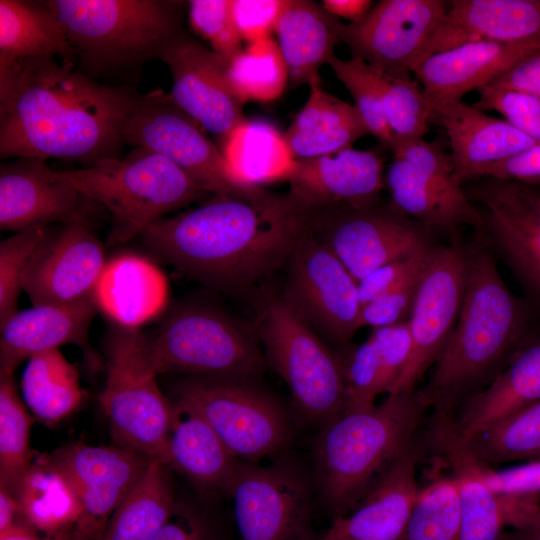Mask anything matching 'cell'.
I'll use <instances>...</instances> for the list:
<instances>
[{
    "label": "cell",
    "instance_id": "cell-1",
    "mask_svg": "<svg viewBox=\"0 0 540 540\" xmlns=\"http://www.w3.org/2000/svg\"><path fill=\"white\" fill-rule=\"evenodd\" d=\"M306 230V208L288 193L245 187L162 218L141 237L184 275L237 294L288 262Z\"/></svg>",
    "mask_w": 540,
    "mask_h": 540
},
{
    "label": "cell",
    "instance_id": "cell-2",
    "mask_svg": "<svg viewBox=\"0 0 540 540\" xmlns=\"http://www.w3.org/2000/svg\"><path fill=\"white\" fill-rule=\"evenodd\" d=\"M138 97L56 58L0 65V156L74 160L84 167L119 157Z\"/></svg>",
    "mask_w": 540,
    "mask_h": 540
},
{
    "label": "cell",
    "instance_id": "cell-3",
    "mask_svg": "<svg viewBox=\"0 0 540 540\" xmlns=\"http://www.w3.org/2000/svg\"><path fill=\"white\" fill-rule=\"evenodd\" d=\"M468 272L461 311L426 385L417 390L426 408L452 416L483 390L528 341L529 310L512 294L493 256L479 240L467 246Z\"/></svg>",
    "mask_w": 540,
    "mask_h": 540
},
{
    "label": "cell",
    "instance_id": "cell-4",
    "mask_svg": "<svg viewBox=\"0 0 540 540\" xmlns=\"http://www.w3.org/2000/svg\"><path fill=\"white\" fill-rule=\"evenodd\" d=\"M427 408L416 390L380 404L341 411L323 424L315 444L316 478L335 516L347 514L380 473L415 442Z\"/></svg>",
    "mask_w": 540,
    "mask_h": 540
},
{
    "label": "cell",
    "instance_id": "cell-5",
    "mask_svg": "<svg viewBox=\"0 0 540 540\" xmlns=\"http://www.w3.org/2000/svg\"><path fill=\"white\" fill-rule=\"evenodd\" d=\"M56 174L109 211L111 245L141 236L166 214L209 194L167 158L140 147L123 158Z\"/></svg>",
    "mask_w": 540,
    "mask_h": 540
},
{
    "label": "cell",
    "instance_id": "cell-6",
    "mask_svg": "<svg viewBox=\"0 0 540 540\" xmlns=\"http://www.w3.org/2000/svg\"><path fill=\"white\" fill-rule=\"evenodd\" d=\"M68 40L91 69L116 70L159 59L183 31V2L49 0Z\"/></svg>",
    "mask_w": 540,
    "mask_h": 540
},
{
    "label": "cell",
    "instance_id": "cell-7",
    "mask_svg": "<svg viewBox=\"0 0 540 540\" xmlns=\"http://www.w3.org/2000/svg\"><path fill=\"white\" fill-rule=\"evenodd\" d=\"M256 307L254 332L264 357L288 385L300 412L325 423L345 402L340 356L335 355L283 297L266 296Z\"/></svg>",
    "mask_w": 540,
    "mask_h": 540
},
{
    "label": "cell",
    "instance_id": "cell-8",
    "mask_svg": "<svg viewBox=\"0 0 540 540\" xmlns=\"http://www.w3.org/2000/svg\"><path fill=\"white\" fill-rule=\"evenodd\" d=\"M139 330L115 326L105 343L107 376L99 397L116 445L164 463L172 403L161 392Z\"/></svg>",
    "mask_w": 540,
    "mask_h": 540
},
{
    "label": "cell",
    "instance_id": "cell-9",
    "mask_svg": "<svg viewBox=\"0 0 540 540\" xmlns=\"http://www.w3.org/2000/svg\"><path fill=\"white\" fill-rule=\"evenodd\" d=\"M253 333L221 311L187 306L171 313L157 335L146 339V354L157 375L252 380L264 367V355Z\"/></svg>",
    "mask_w": 540,
    "mask_h": 540
},
{
    "label": "cell",
    "instance_id": "cell-10",
    "mask_svg": "<svg viewBox=\"0 0 540 540\" xmlns=\"http://www.w3.org/2000/svg\"><path fill=\"white\" fill-rule=\"evenodd\" d=\"M250 379L189 376L175 388V401L196 411L240 461L257 463L289 440L284 408Z\"/></svg>",
    "mask_w": 540,
    "mask_h": 540
},
{
    "label": "cell",
    "instance_id": "cell-11",
    "mask_svg": "<svg viewBox=\"0 0 540 540\" xmlns=\"http://www.w3.org/2000/svg\"><path fill=\"white\" fill-rule=\"evenodd\" d=\"M310 232L325 244L358 282L388 263L433 247L430 229L393 204H334L306 208Z\"/></svg>",
    "mask_w": 540,
    "mask_h": 540
},
{
    "label": "cell",
    "instance_id": "cell-12",
    "mask_svg": "<svg viewBox=\"0 0 540 540\" xmlns=\"http://www.w3.org/2000/svg\"><path fill=\"white\" fill-rule=\"evenodd\" d=\"M205 131L168 94L153 92L139 95L123 140L167 158L209 194L233 193L240 188L232 183L222 152Z\"/></svg>",
    "mask_w": 540,
    "mask_h": 540
},
{
    "label": "cell",
    "instance_id": "cell-13",
    "mask_svg": "<svg viewBox=\"0 0 540 540\" xmlns=\"http://www.w3.org/2000/svg\"><path fill=\"white\" fill-rule=\"evenodd\" d=\"M241 540H316L309 480L293 464L241 463L230 487Z\"/></svg>",
    "mask_w": 540,
    "mask_h": 540
},
{
    "label": "cell",
    "instance_id": "cell-14",
    "mask_svg": "<svg viewBox=\"0 0 540 540\" xmlns=\"http://www.w3.org/2000/svg\"><path fill=\"white\" fill-rule=\"evenodd\" d=\"M283 298L311 327L331 341L349 343L361 328L358 282L337 256L309 230L289 261Z\"/></svg>",
    "mask_w": 540,
    "mask_h": 540
},
{
    "label": "cell",
    "instance_id": "cell-15",
    "mask_svg": "<svg viewBox=\"0 0 540 540\" xmlns=\"http://www.w3.org/2000/svg\"><path fill=\"white\" fill-rule=\"evenodd\" d=\"M467 272V246L454 241L434 248L407 320L412 340L410 358L388 394L415 390L440 358L461 311Z\"/></svg>",
    "mask_w": 540,
    "mask_h": 540
},
{
    "label": "cell",
    "instance_id": "cell-16",
    "mask_svg": "<svg viewBox=\"0 0 540 540\" xmlns=\"http://www.w3.org/2000/svg\"><path fill=\"white\" fill-rule=\"evenodd\" d=\"M448 8L444 0H381L358 22L340 26L351 57L388 74H410Z\"/></svg>",
    "mask_w": 540,
    "mask_h": 540
},
{
    "label": "cell",
    "instance_id": "cell-17",
    "mask_svg": "<svg viewBox=\"0 0 540 540\" xmlns=\"http://www.w3.org/2000/svg\"><path fill=\"white\" fill-rule=\"evenodd\" d=\"M159 60L171 73L168 96L172 102L211 133L221 149L230 133L246 120L244 104L228 83L227 63L185 30L162 51Z\"/></svg>",
    "mask_w": 540,
    "mask_h": 540
},
{
    "label": "cell",
    "instance_id": "cell-18",
    "mask_svg": "<svg viewBox=\"0 0 540 540\" xmlns=\"http://www.w3.org/2000/svg\"><path fill=\"white\" fill-rule=\"evenodd\" d=\"M82 503L74 540H102L108 522L152 459L121 446L70 445L52 454Z\"/></svg>",
    "mask_w": 540,
    "mask_h": 540
},
{
    "label": "cell",
    "instance_id": "cell-19",
    "mask_svg": "<svg viewBox=\"0 0 540 540\" xmlns=\"http://www.w3.org/2000/svg\"><path fill=\"white\" fill-rule=\"evenodd\" d=\"M87 219L64 224L34 255L23 281L33 306L65 304L92 295L106 264Z\"/></svg>",
    "mask_w": 540,
    "mask_h": 540
},
{
    "label": "cell",
    "instance_id": "cell-20",
    "mask_svg": "<svg viewBox=\"0 0 540 540\" xmlns=\"http://www.w3.org/2000/svg\"><path fill=\"white\" fill-rule=\"evenodd\" d=\"M94 203L60 179L46 160L16 158L0 166V228L17 233L86 219Z\"/></svg>",
    "mask_w": 540,
    "mask_h": 540
},
{
    "label": "cell",
    "instance_id": "cell-21",
    "mask_svg": "<svg viewBox=\"0 0 540 540\" xmlns=\"http://www.w3.org/2000/svg\"><path fill=\"white\" fill-rule=\"evenodd\" d=\"M417 458L414 442L389 463L359 502L316 540H401L420 489Z\"/></svg>",
    "mask_w": 540,
    "mask_h": 540
},
{
    "label": "cell",
    "instance_id": "cell-22",
    "mask_svg": "<svg viewBox=\"0 0 540 540\" xmlns=\"http://www.w3.org/2000/svg\"><path fill=\"white\" fill-rule=\"evenodd\" d=\"M477 179L465 194L487 208L484 226L518 271L534 283L540 278V190L515 180Z\"/></svg>",
    "mask_w": 540,
    "mask_h": 540
},
{
    "label": "cell",
    "instance_id": "cell-23",
    "mask_svg": "<svg viewBox=\"0 0 540 540\" xmlns=\"http://www.w3.org/2000/svg\"><path fill=\"white\" fill-rule=\"evenodd\" d=\"M287 192L305 208L334 204L366 206L385 188L383 158L377 150L345 149L336 154L297 159Z\"/></svg>",
    "mask_w": 540,
    "mask_h": 540
},
{
    "label": "cell",
    "instance_id": "cell-24",
    "mask_svg": "<svg viewBox=\"0 0 540 540\" xmlns=\"http://www.w3.org/2000/svg\"><path fill=\"white\" fill-rule=\"evenodd\" d=\"M432 119L446 131L454 178L459 186L490 164L513 157L537 143L507 121L490 117L462 101L427 97Z\"/></svg>",
    "mask_w": 540,
    "mask_h": 540
},
{
    "label": "cell",
    "instance_id": "cell-25",
    "mask_svg": "<svg viewBox=\"0 0 540 540\" xmlns=\"http://www.w3.org/2000/svg\"><path fill=\"white\" fill-rule=\"evenodd\" d=\"M418 64L475 41L540 45V0H451ZM415 68V67H414Z\"/></svg>",
    "mask_w": 540,
    "mask_h": 540
},
{
    "label": "cell",
    "instance_id": "cell-26",
    "mask_svg": "<svg viewBox=\"0 0 540 540\" xmlns=\"http://www.w3.org/2000/svg\"><path fill=\"white\" fill-rule=\"evenodd\" d=\"M168 297L164 272L136 253H121L108 260L92 292L98 311L115 326L131 330L160 316Z\"/></svg>",
    "mask_w": 540,
    "mask_h": 540
},
{
    "label": "cell",
    "instance_id": "cell-27",
    "mask_svg": "<svg viewBox=\"0 0 540 540\" xmlns=\"http://www.w3.org/2000/svg\"><path fill=\"white\" fill-rule=\"evenodd\" d=\"M97 311L92 295L18 311L0 327V375H13L32 355L62 345L74 344L88 352V330Z\"/></svg>",
    "mask_w": 540,
    "mask_h": 540
},
{
    "label": "cell",
    "instance_id": "cell-28",
    "mask_svg": "<svg viewBox=\"0 0 540 540\" xmlns=\"http://www.w3.org/2000/svg\"><path fill=\"white\" fill-rule=\"evenodd\" d=\"M538 49L540 45L531 43L475 41L432 54L412 72L427 97L461 101Z\"/></svg>",
    "mask_w": 540,
    "mask_h": 540
},
{
    "label": "cell",
    "instance_id": "cell-29",
    "mask_svg": "<svg viewBox=\"0 0 540 540\" xmlns=\"http://www.w3.org/2000/svg\"><path fill=\"white\" fill-rule=\"evenodd\" d=\"M241 463L196 411L172 403L164 460L169 469L202 492L228 494Z\"/></svg>",
    "mask_w": 540,
    "mask_h": 540
},
{
    "label": "cell",
    "instance_id": "cell-30",
    "mask_svg": "<svg viewBox=\"0 0 540 540\" xmlns=\"http://www.w3.org/2000/svg\"><path fill=\"white\" fill-rule=\"evenodd\" d=\"M341 22L311 0H284L274 32L293 85L321 84L320 68L335 56Z\"/></svg>",
    "mask_w": 540,
    "mask_h": 540
},
{
    "label": "cell",
    "instance_id": "cell-31",
    "mask_svg": "<svg viewBox=\"0 0 540 540\" xmlns=\"http://www.w3.org/2000/svg\"><path fill=\"white\" fill-rule=\"evenodd\" d=\"M540 400V336H532L483 390L446 416L459 435L493 423Z\"/></svg>",
    "mask_w": 540,
    "mask_h": 540
},
{
    "label": "cell",
    "instance_id": "cell-32",
    "mask_svg": "<svg viewBox=\"0 0 540 540\" xmlns=\"http://www.w3.org/2000/svg\"><path fill=\"white\" fill-rule=\"evenodd\" d=\"M370 134L357 109L324 91L321 84L310 87L309 97L284 133L296 159L336 154L352 148Z\"/></svg>",
    "mask_w": 540,
    "mask_h": 540
},
{
    "label": "cell",
    "instance_id": "cell-33",
    "mask_svg": "<svg viewBox=\"0 0 540 540\" xmlns=\"http://www.w3.org/2000/svg\"><path fill=\"white\" fill-rule=\"evenodd\" d=\"M220 150L230 179L239 188L288 182L297 165L284 134L264 120H244Z\"/></svg>",
    "mask_w": 540,
    "mask_h": 540
},
{
    "label": "cell",
    "instance_id": "cell-34",
    "mask_svg": "<svg viewBox=\"0 0 540 540\" xmlns=\"http://www.w3.org/2000/svg\"><path fill=\"white\" fill-rule=\"evenodd\" d=\"M75 56L48 1L0 0V65L30 58L74 65Z\"/></svg>",
    "mask_w": 540,
    "mask_h": 540
},
{
    "label": "cell",
    "instance_id": "cell-35",
    "mask_svg": "<svg viewBox=\"0 0 540 540\" xmlns=\"http://www.w3.org/2000/svg\"><path fill=\"white\" fill-rule=\"evenodd\" d=\"M21 519L43 534L74 532L82 503L69 475L51 455L37 456L15 492Z\"/></svg>",
    "mask_w": 540,
    "mask_h": 540
},
{
    "label": "cell",
    "instance_id": "cell-36",
    "mask_svg": "<svg viewBox=\"0 0 540 540\" xmlns=\"http://www.w3.org/2000/svg\"><path fill=\"white\" fill-rule=\"evenodd\" d=\"M385 187L399 211L429 228L446 231H455L461 225L479 231L484 228V218L465 192L453 194L443 190L404 160L393 159L385 174Z\"/></svg>",
    "mask_w": 540,
    "mask_h": 540
},
{
    "label": "cell",
    "instance_id": "cell-37",
    "mask_svg": "<svg viewBox=\"0 0 540 540\" xmlns=\"http://www.w3.org/2000/svg\"><path fill=\"white\" fill-rule=\"evenodd\" d=\"M441 426L475 462L489 467L540 460V400L468 434H457L445 417Z\"/></svg>",
    "mask_w": 540,
    "mask_h": 540
},
{
    "label": "cell",
    "instance_id": "cell-38",
    "mask_svg": "<svg viewBox=\"0 0 540 540\" xmlns=\"http://www.w3.org/2000/svg\"><path fill=\"white\" fill-rule=\"evenodd\" d=\"M168 467L151 460L111 516L102 540H150L175 507Z\"/></svg>",
    "mask_w": 540,
    "mask_h": 540
},
{
    "label": "cell",
    "instance_id": "cell-39",
    "mask_svg": "<svg viewBox=\"0 0 540 540\" xmlns=\"http://www.w3.org/2000/svg\"><path fill=\"white\" fill-rule=\"evenodd\" d=\"M459 488L460 540H503L507 526L499 498L478 476L472 460L444 432L432 436Z\"/></svg>",
    "mask_w": 540,
    "mask_h": 540
},
{
    "label": "cell",
    "instance_id": "cell-40",
    "mask_svg": "<svg viewBox=\"0 0 540 540\" xmlns=\"http://www.w3.org/2000/svg\"><path fill=\"white\" fill-rule=\"evenodd\" d=\"M20 386L25 405L37 418L49 423L73 413L83 399L78 371L59 349L32 355Z\"/></svg>",
    "mask_w": 540,
    "mask_h": 540
},
{
    "label": "cell",
    "instance_id": "cell-41",
    "mask_svg": "<svg viewBox=\"0 0 540 540\" xmlns=\"http://www.w3.org/2000/svg\"><path fill=\"white\" fill-rule=\"evenodd\" d=\"M226 75L233 93L243 104L278 99L289 80L288 67L272 37L247 44L227 63Z\"/></svg>",
    "mask_w": 540,
    "mask_h": 540
},
{
    "label": "cell",
    "instance_id": "cell-42",
    "mask_svg": "<svg viewBox=\"0 0 540 540\" xmlns=\"http://www.w3.org/2000/svg\"><path fill=\"white\" fill-rule=\"evenodd\" d=\"M461 505L453 474L420 488L401 540H460Z\"/></svg>",
    "mask_w": 540,
    "mask_h": 540
},
{
    "label": "cell",
    "instance_id": "cell-43",
    "mask_svg": "<svg viewBox=\"0 0 540 540\" xmlns=\"http://www.w3.org/2000/svg\"><path fill=\"white\" fill-rule=\"evenodd\" d=\"M32 423L12 375H0V486L14 495L34 460L30 448Z\"/></svg>",
    "mask_w": 540,
    "mask_h": 540
},
{
    "label": "cell",
    "instance_id": "cell-44",
    "mask_svg": "<svg viewBox=\"0 0 540 540\" xmlns=\"http://www.w3.org/2000/svg\"><path fill=\"white\" fill-rule=\"evenodd\" d=\"M328 64L351 94L354 107L365 121L370 134L390 149L394 136L385 116L381 71L354 57L341 59L335 55Z\"/></svg>",
    "mask_w": 540,
    "mask_h": 540
},
{
    "label": "cell",
    "instance_id": "cell-45",
    "mask_svg": "<svg viewBox=\"0 0 540 540\" xmlns=\"http://www.w3.org/2000/svg\"><path fill=\"white\" fill-rule=\"evenodd\" d=\"M381 73L384 111L393 144L424 138L432 113L423 88L410 74Z\"/></svg>",
    "mask_w": 540,
    "mask_h": 540
},
{
    "label": "cell",
    "instance_id": "cell-46",
    "mask_svg": "<svg viewBox=\"0 0 540 540\" xmlns=\"http://www.w3.org/2000/svg\"><path fill=\"white\" fill-rule=\"evenodd\" d=\"M54 231L49 226H36L4 239L0 243V327L18 310L27 269L40 247Z\"/></svg>",
    "mask_w": 540,
    "mask_h": 540
},
{
    "label": "cell",
    "instance_id": "cell-47",
    "mask_svg": "<svg viewBox=\"0 0 540 540\" xmlns=\"http://www.w3.org/2000/svg\"><path fill=\"white\" fill-rule=\"evenodd\" d=\"M187 5L192 29L226 63L243 49L233 18L232 0H191Z\"/></svg>",
    "mask_w": 540,
    "mask_h": 540
},
{
    "label": "cell",
    "instance_id": "cell-48",
    "mask_svg": "<svg viewBox=\"0 0 540 540\" xmlns=\"http://www.w3.org/2000/svg\"><path fill=\"white\" fill-rule=\"evenodd\" d=\"M345 382V402L342 411L365 409L375 405L383 392L378 355L371 339L340 357Z\"/></svg>",
    "mask_w": 540,
    "mask_h": 540
},
{
    "label": "cell",
    "instance_id": "cell-49",
    "mask_svg": "<svg viewBox=\"0 0 540 540\" xmlns=\"http://www.w3.org/2000/svg\"><path fill=\"white\" fill-rule=\"evenodd\" d=\"M472 106L500 113L511 126L540 144V98L534 95L485 85L477 90Z\"/></svg>",
    "mask_w": 540,
    "mask_h": 540
},
{
    "label": "cell",
    "instance_id": "cell-50",
    "mask_svg": "<svg viewBox=\"0 0 540 540\" xmlns=\"http://www.w3.org/2000/svg\"><path fill=\"white\" fill-rule=\"evenodd\" d=\"M390 150L394 158L409 163L421 175L443 190L461 194L464 192L454 178L451 155H447L437 141L428 142L424 138L394 143Z\"/></svg>",
    "mask_w": 540,
    "mask_h": 540
},
{
    "label": "cell",
    "instance_id": "cell-51",
    "mask_svg": "<svg viewBox=\"0 0 540 540\" xmlns=\"http://www.w3.org/2000/svg\"><path fill=\"white\" fill-rule=\"evenodd\" d=\"M428 262L384 295L363 305L360 315L361 327L370 326L374 329L407 322Z\"/></svg>",
    "mask_w": 540,
    "mask_h": 540
},
{
    "label": "cell",
    "instance_id": "cell-52",
    "mask_svg": "<svg viewBox=\"0 0 540 540\" xmlns=\"http://www.w3.org/2000/svg\"><path fill=\"white\" fill-rule=\"evenodd\" d=\"M369 338L378 355L383 392L390 393L410 358L412 340L408 324L374 328Z\"/></svg>",
    "mask_w": 540,
    "mask_h": 540
},
{
    "label": "cell",
    "instance_id": "cell-53",
    "mask_svg": "<svg viewBox=\"0 0 540 540\" xmlns=\"http://www.w3.org/2000/svg\"><path fill=\"white\" fill-rule=\"evenodd\" d=\"M472 460V459H471ZM478 476L501 499H536L540 496V460L495 469L472 460Z\"/></svg>",
    "mask_w": 540,
    "mask_h": 540
},
{
    "label": "cell",
    "instance_id": "cell-54",
    "mask_svg": "<svg viewBox=\"0 0 540 540\" xmlns=\"http://www.w3.org/2000/svg\"><path fill=\"white\" fill-rule=\"evenodd\" d=\"M284 0H232L235 25L248 44L271 37Z\"/></svg>",
    "mask_w": 540,
    "mask_h": 540
},
{
    "label": "cell",
    "instance_id": "cell-55",
    "mask_svg": "<svg viewBox=\"0 0 540 540\" xmlns=\"http://www.w3.org/2000/svg\"><path fill=\"white\" fill-rule=\"evenodd\" d=\"M435 246L410 258L394 261L370 272L358 281L361 305L379 298L430 259Z\"/></svg>",
    "mask_w": 540,
    "mask_h": 540
},
{
    "label": "cell",
    "instance_id": "cell-56",
    "mask_svg": "<svg viewBox=\"0 0 540 540\" xmlns=\"http://www.w3.org/2000/svg\"><path fill=\"white\" fill-rule=\"evenodd\" d=\"M150 540H222L221 536L201 512L177 503L167 522Z\"/></svg>",
    "mask_w": 540,
    "mask_h": 540
},
{
    "label": "cell",
    "instance_id": "cell-57",
    "mask_svg": "<svg viewBox=\"0 0 540 540\" xmlns=\"http://www.w3.org/2000/svg\"><path fill=\"white\" fill-rule=\"evenodd\" d=\"M482 177L509 179L530 185L540 184V144L481 168L475 179Z\"/></svg>",
    "mask_w": 540,
    "mask_h": 540
},
{
    "label": "cell",
    "instance_id": "cell-58",
    "mask_svg": "<svg viewBox=\"0 0 540 540\" xmlns=\"http://www.w3.org/2000/svg\"><path fill=\"white\" fill-rule=\"evenodd\" d=\"M488 85L540 98V49L522 58Z\"/></svg>",
    "mask_w": 540,
    "mask_h": 540
},
{
    "label": "cell",
    "instance_id": "cell-59",
    "mask_svg": "<svg viewBox=\"0 0 540 540\" xmlns=\"http://www.w3.org/2000/svg\"><path fill=\"white\" fill-rule=\"evenodd\" d=\"M322 6L335 17H343L354 22L360 21L372 8L370 0H323Z\"/></svg>",
    "mask_w": 540,
    "mask_h": 540
},
{
    "label": "cell",
    "instance_id": "cell-60",
    "mask_svg": "<svg viewBox=\"0 0 540 540\" xmlns=\"http://www.w3.org/2000/svg\"><path fill=\"white\" fill-rule=\"evenodd\" d=\"M0 540H74V532L61 534H43L23 520L0 532Z\"/></svg>",
    "mask_w": 540,
    "mask_h": 540
},
{
    "label": "cell",
    "instance_id": "cell-61",
    "mask_svg": "<svg viewBox=\"0 0 540 540\" xmlns=\"http://www.w3.org/2000/svg\"><path fill=\"white\" fill-rule=\"evenodd\" d=\"M503 540H540V504L538 502L518 527L504 535Z\"/></svg>",
    "mask_w": 540,
    "mask_h": 540
},
{
    "label": "cell",
    "instance_id": "cell-62",
    "mask_svg": "<svg viewBox=\"0 0 540 540\" xmlns=\"http://www.w3.org/2000/svg\"><path fill=\"white\" fill-rule=\"evenodd\" d=\"M21 520V513L16 496L0 486V532Z\"/></svg>",
    "mask_w": 540,
    "mask_h": 540
},
{
    "label": "cell",
    "instance_id": "cell-63",
    "mask_svg": "<svg viewBox=\"0 0 540 540\" xmlns=\"http://www.w3.org/2000/svg\"><path fill=\"white\" fill-rule=\"evenodd\" d=\"M532 285H534V287H536V289L540 292V278L534 282Z\"/></svg>",
    "mask_w": 540,
    "mask_h": 540
}]
</instances>
